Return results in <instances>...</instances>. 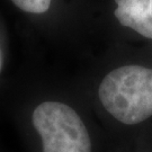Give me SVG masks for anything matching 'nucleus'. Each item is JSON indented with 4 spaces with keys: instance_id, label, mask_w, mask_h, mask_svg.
<instances>
[{
    "instance_id": "nucleus-1",
    "label": "nucleus",
    "mask_w": 152,
    "mask_h": 152,
    "mask_svg": "<svg viewBox=\"0 0 152 152\" xmlns=\"http://www.w3.org/2000/svg\"><path fill=\"white\" fill-rule=\"evenodd\" d=\"M98 96L104 108L126 125L152 116V69L125 65L110 71L100 82Z\"/></svg>"
},
{
    "instance_id": "nucleus-2",
    "label": "nucleus",
    "mask_w": 152,
    "mask_h": 152,
    "mask_svg": "<svg viewBox=\"0 0 152 152\" xmlns=\"http://www.w3.org/2000/svg\"><path fill=\"white\" fill-rule=\"evenodd\" d=\"M33 125L43 143V152H91L86 125L70 106L44 102L33 113Z\"/></svg>"
},
{
    "instance_id": "nucleus-3",
    "label": "nucleus",
    "mask_w": 152,
    "mask_h": 152,
    "mask_svg": "<svg viewBox=\"0 0 152 152\" xmlns=\"http://www.w3.org/2000/svg\"><path fill=\"white\" fill-rule=\"evenodd\" d=\"M114 14L121 25L152 39V0H115Z\"/></svg>"
},
{
    "instance_id": "nucleus-4",
    "label": "nucleus",
    "mask_w": 152,
    "mask_h": 152,
    "mask_svg": "<svg viewBox=\"0 0 152 152\" xmlns=\"http://www.w3.org/2000/svg\"><path fill=\"white\" fill-rule=\"evenodd\" d=\"M15 5L26 12L43 14L49 10L52 0H11Z\"/></svg>"
},
{
    "instance_id": "nucleus-5",
    "label": "nucleus",
    "mask_w": 152,
    "mask_h": 152,
    "mask_svg": "<svg viewBox=\"0 0 152 152\" xmlns=\"http://www.w3.org/2000/svg\"><path fill=\"white\" fill-rule=\"evenodd\" d=\"M1 62H2V60H1V53H0V70H1Z\"/></svg>"
}]
</instances>
